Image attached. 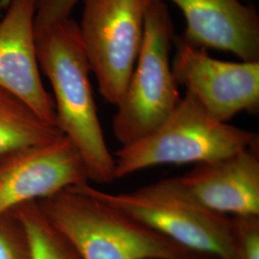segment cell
<instances>
[{
	"mask_svg": "<svg viewBox=\"0 0 259 259\" xmlns=\"http://www.w3.org/2000/svg\"><path fill=\"white\" fill-rule=\"evenodd\" d=\"M35 37L38 65L54 92L58 129L79 152L89 181L110 184L116 179L115 160L98 118L79 24L61 19L35 32Z\"/></svg>",
	"mask_w": 259,
	"mask_h": 259,
	"instance_id": "obj_1",
	"label": "cell"
},
{
	"mask_svg": "<svg viewBox=\"0 0 259 259\" xmlns=\"http://www.w3.org/2000/svg\"><path fill=\"white\" fill-rule=\"evenodd\" d=\"M37 202L82 259H180L188 250L94 196L89 183Z\"/></svg>",
	"mask_w": 259,
	"mask_h": 259,
	"instance_id": "obj_2",
	"label": "cell"
},
{
	"mask_svg": "<svg viewBox=\"0 0 259 259\" xmlns=\"http://www.w3.org/2000/svg\"><path fill=\"white\" fill-rule=\"evenodd\" d=\"M174 37L165 2L148 0L137 64L112 122L113 135L122 146L155 132L182 99L170 63Z\"/></svg>",
	"mask_w": 259,
	"mask_h": 259,
	"instance_id": "obj_3",
	"label": "cell"
},
{
	"mask_svg": "<svg viewBox=\"0 0 259 259\" xmlns=\"http://www.w3.org/2000/svg\"><path fill=\"white\" fill-rule=\"evenodd\" d=\"M258 143L257 135L215 120L190 93L160 127L115 154V178L160 164L204 163Z\"/></svg>",
	"mask_w": 259,
	"mask_h": 259,
	"instance_id": "obj_4",
	"label": "cell"
},
{
	"mask_svg": "<svg viewBox=\"0 0 259 259\" xmlns=\"http://www.w3.org/2000/svg\"><path fill=\"white\" fill-rule=\"evenodd\" d=\"M94 196L188 250L233 259L232 217L196 202L179 177L132 192L108 193L90 185Z\"/></svg>",
	"mask_w": 259,
	"mask_h": 259,
	"instance_id": "obj_5",
	"label": "cell"
},
{
	"mask_svg": "<svg viewBox=\"0 0 259 259\" xmlns=\"http://www.w3.org/2000/svg\"><path fill=\"white\" fill-rule=\"evenodd\" d=\"M148 0H83L81 39L99 93L117 105L134 72Z\"/></svg>",
	"mask_w": 259,
	"mask_h": 259,
	"instance_id": "obj_6",
	"label": "cell"
},
{
	"mask_svg": "<svg viewBox=\"0 0 259 259\" xmlns=\"http://www.w3.org/2000/svg\"><path fill=\"white\" fill-rule=\"evenodd\" d=\"M174 40L176 55L171 66L177 83L212 118L227 123L241 111L257 113L259 62L220 61L181 37Z\"/></svg>",
	"mask_w": 259,
	"mask_h": 259,
	"instance_id": "obj_7",
	"label": "cell"
},
{
	"mask_svg": "<svg viewBox=\"0 0 259 259\" xmlns=\"http://www.w3.org/2000/svg\"><path fill=\"white\" fill-rule=\"evenodd\" d=\"M89 183L83 159L64 135L0 159V214Z\"/></svg>",
	"mask_w": 259,
	"mask_h": 259,
	"instance_id": "obj_8",
	"label": "cell"
},
{
	"mask_svg": "<svg viewBox=\"0 0 259 259\" xmlns=\"http://www.w3.org/2000/svg\"><path fill=\"white\" fill-rule=\"evenodd\" d=\"M7 9L0 21V88L57 127L54 99L38 70L34 27L37 0H11Z\"/></svg>",
	"mask_w": 259,
	"mask_h": 259,
	"instance_id": "obj_9",
	"label": "cell"
},
{
	"mask_svg": "<svg viewBox=\"0 0 259 259\" xmlns=\"http://www.w3.org/2000/svg\"><path fill=\"white\" fill-rule=\"evenodd\" d=\"M179 181L190 197L212 211L232 216L259 215L258 143L231 156L196 164Z\"/></svg>",
	"mask_w": 259,
	"mask_h": 259,
	"instance_id": "obj_10",
	"label": "cell"
},
{
	"mask_svg": "<svg viewBox=\"0 0 259 259\" xmlns=\"http://www.w3.org/2000/svg\"><path fill=\"white\" fill-rule=\"evenodd\" d=\"M182 10L189 46L232 52L242 62H259V17L240 0H171Z\"/></svg>",
	"mask_w": 259,
	"mask_h": 259,
	"instance_id": "obj_11",
	"label": "cell"
},
{
	"mask_svg": "<svg viewBox=\"0 0 259 259\" xmlns=\"http://www.w3.org/2000/svg\"><path fill=\"white\" fill-rule=\"evenodd\" d=\"M62 135L17 96L0 88V159Z\"/></svg>",
	"mask_w": 259,
	"mask_h": 259,
	"instance_id": "obj_12",
	"label": "cell"
},
{
	"mask_svg": "<svg viewBox=\"0 0 259 259\" xmlns=\"http://www.w3.org/2000/svg\"><path fill=\"white\" fill-rule=\"evenodd\" d=\"M13 211L26 229L32 258L82 259L72 244L47 219L37 201L20 204Z\"/></svg>",
	"mask_w": 259,
	"mask_h": 259,
	"instance_id": "obj_13",
	"label": "cell"
},
{
	"mask_svg": "<svg viewBox=\"0 0 259 259\" xmlns=\"http://www.w3.org/2000/svg\"><path fill=\"white\" fill-rule=\"evenodd\" d=\"M0 259H33L26 229L13 210L0 214Z\"/></svg>",
	"mask_w": 259,
	"mask_h": 259,
	"instance_id": "obj_14",
	"label": "cell"
},
{
	"mask_svg": "<svg viewBox=\"0 0 259 259\" xmlns=\"http://www.w3.org/2000/svg\"><path fill=\"white\" fill-rule=\"evenodd\" d=\"M233 259H259V215L232 217Z\"/></svg>",
	"mask_w": 259,
	"mask_h": 259,
	"instance_id": "obj_15",
	"label": "cell"
},
{
	"mask_svg": "<svg viewBox=\"0 0 259 259\" xmlns=\"http://www.w3.org/2000/svg\"><path fill=\"white\" fill-rule=\"evenodd\" d=\"M80 0H37L34 20L35 32L61 19L70 18V14Z\"/></svg>",
	"mask_w": 259,
	"mask_h": 259,
	"instance_id": "obj_16",
	"label": "cell"
},
{
	"mask_svg": "<svg viewBox=\"0 0 259 259\" xmlns=\"http://www.w3.org/2000/svg\"><path fill=\"white\" fill-rule=\"evenodd\" d=\"M180 259H222L210 253H205L196 250H187Z\"/></svg>",
	"mask_w": 259,
	"mask_h": 259,
	"instance_id": "obj_17",
	"label": "cell"
},
{
	"mask_svg": "<svg viewBox=\"0 0 259 259\" xmlns=\"http://www.w3.org/2000/svg\"><path fill=\"white\" fill-rule=\"evenodd\" d=\"M11 0H0V12L2 10L7 9V7L9 6Z\"/></svg>",
	"mask_w": 259,
	"mask_h": 259,
	"instance_id": "obj_18",
	"label": "cell"
},
{
	"mask_svg": "<svg viewBox=\"0 0 259 259\" xmlns=\"http://www.w3.org/2000/svg\"><path fill=\"white\" fill-rule=\"evenodd\" d=\"M241 2H242V1H246V0H240Z\"/></svg>",
	"mask_w": 259,
	"mask_h": 259,
	"instance_id": "obj_19",
	"label": "cell"
}]
</instances>
